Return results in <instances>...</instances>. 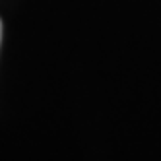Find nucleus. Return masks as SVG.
<instances>
[{
    "mask_svg": "<svg viewBox=\"0 0 161 161\" xmlns=\"http://www.w3.org/2000/svg\"><path fill=\"white\" fill-rule=\"evenodd\" d=\"M0 41H2V24H0Z\"/></svg>",
    "mask_w": 161,
    "mask_h": 161,
    "instance_id": "obj_1",
    "label": "nucleus"
}]
</instances>
